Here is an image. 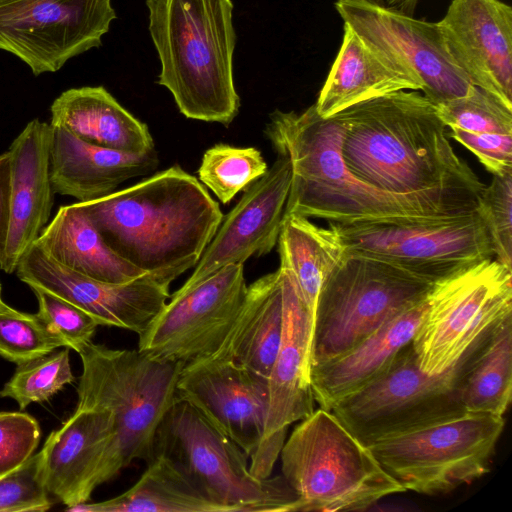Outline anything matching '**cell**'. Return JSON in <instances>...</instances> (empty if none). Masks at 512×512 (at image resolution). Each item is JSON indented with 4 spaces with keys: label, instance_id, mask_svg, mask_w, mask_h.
Instances as JSON below:
<instances>
[{
    "label": "cell",
    "instance_id": "obj_2",
    "mask_svg": "<svg viewBox=\"0 0 512 512\" xmlns=\"http://www.w3.org/2000/svg\"><path fill=\"white\" fill-rule=\"evenodd\" d=\"M79 203L112 251L171 282L196 266L224 217L206 188L178 165Z\"/></svg>",
    "mask_w": 512,
    "mask_h": 512
},
{
    "label": "cell",
    "instance_id": "obj_18",
    "mask_svg": "<svg viewBox=\"0 0 512 512\" xmlns=\"http://www.w3.org/2000/svg\"><path fill=\"white\" fill-rule=\"evenodd\" d=\"M176 391L249 458L257 450L268 412L266 377L232 360L206 358L183 367Z\"/></svg>",
    "mask_w": 512,
    "mask_h": 512
},
{
    "label": "cell",
    "instance_id": "obj_20",
    "mask_svg": "<svg viewBox=\"0 0 512 512\" xmlns=\"http://www.w3.org/2000/svg\"><path fill=\"white\" fill-rule=\"evenodd\" d=\"M292 178L288 158L278 155L266 173L246 190L223 217L194 272L184 284H196L229 264L269 253L281 230Z\"/></svg>",
    "mask_w": 512,
    "mask_h": 512
},
{
    "label": "cell",
    "instance_id": "obj_11",
    "mask_svg": "<svg viewBox=\"0 0 512 512\" xmlns=\"http://www.w3.org/2000/svg\"><path fill=\"white\" fill-rule=\"evenodd\" d=\"M512 314V269L487 259L433 284L412 339L420 368L440 374L472 344Z\"/></svg>",
    "mask_w": 512,
    "mask_h": 512
},
{
    "label": "cell",
    "instance_id": "obj_26",
    "mask_svg": "<svg viewBox=\"0 0 512 512\" xmlns=\"http://www.w3.org/2000/svg\"><path fill=\"white\" fill-rule=\"evenodd\" d=\"M50 112L52 126L63 127L88 143L132 153L155 149L146 124L103 86L68 89L53 101Z\"/></svg>",
    "mask_w": 512,
    "mask_h": 512
},
{
    "label": "cell",
    "instance_id": "obj_17",
    "mask_svg": "<svg viewBox=\"0 0 512 512\" xmlns=\"http://www.w3.org/2000/svg\"><path fill=\"white\" fill-rule=\"evenodd\" d=\"M28 286L49 291L93 316L99 325L142 334L170 297L171 281L146 273L125 283H109L78 273L33 244L15 270Z\"/></svg>",
    "mask_w": 512,
    "mask_h": 512
},
{
    "label": "cell",
    "instance_id": "obj_15",
    "mask_svg": "<svg viewBox=\"0 0 512 512\" xmlns=\"http://www.w3.org/2000/svg\"><path fill=\"white\" fill-rule=\"evenodd\" d=\"M344 24L386 54L439 104L466 96L474 87L448 52L438 23L415 19L384 0H337Z\"/></svg>",
    "mask_w": 512,
    "mask_h": 512
},
{
    "label": "cell",
    "instance_id": "obj_13",
    "mask_svg": "<svg viewBox=\"0 0 512 512\" xmlns=\"http://www.w3.org/2000/svg\"><path fill=\"white\" fill-rule=\"evenodd\" d=\"M244 264H229L170 295L145 331L138 350L185 365L212 356L229 332L247 293Z\"/></svg>",
    "mask_w": 512,
    "mask_h": 512
},
{
    "label": "cell",
    "instance_id": "obj_35",
    "mask_svg": "<svg viewBox=\"0 0 512 512\" xmlns=\"http://www.w3.org/2000/svg\"><path fill=\"white\" fill-rule=\"evenodd\" d=\"M446 127L470 132L512 134V108L489 92L474 86L463 97L435 104Z\"/></svg>",
    "mask_w": 512,
    "mask_h": 512
},
{
    "label": "cell",
    "instance_id": "obj_37",
    "mask_svg": "<svg viewBox=\"0 0 512 512\" xmlns=\"http://www.w3.org/2000/svg\"><path fill=\"white\" fill-rule=\"evenodd\" d=\"M38 301L39 318L58 335L66 347L75 350L91 342L99 323L71 302L36 286H29Z\"/></svg>",
    "mask_w": 512,
    "mask_h": 512
},
{
    "label": "cell",
    "instance_id": "obj_7",
    "mask_svg": "<svg viewBox=\"0 0 512 512\" xmlns=\"http://www.w3.org/2000/svg\"><path fill=\"white\" fill-rule=\"evenodd\" d=\"M164 455L223 512H296L297 493L282 475L260 479L247 454L193 405L177 399L160 422L154 456Z\"/></svg>",
    "mask_w": 512,
    "mask_h": 512
},
{
    "label": "cell",
    "instance_id": "obj_40",
    "mask_svg": "<svg viewBox=\"0 0 512 512\" xmlns=\"http://www.w3.org/2000/svg\"><path fill=\"white\" fill-rule=\"evenodd\" d=\"M448 137L471 151L493 175L512 171V134L470 132L450 127Z\"/></svg>",
    "mask_w": 512,
    "mask_h": 512
},
{
    "label": "cell",
    "instance_id": "obj_29",
    "mask_svg": "<svg viewBox=\"0 0 512 512\" xmlns=\"http://www.w3.org/2000/svg\"><path fill=\"white\" fill-rule=\"evenodd\" d=\"M277 243L279 268L293 280L314 323L320 290L346 254L343 240L332 225L324 228L306 217L288 214Z\"/></svg>",
    "mask_w": 512,
    "mask_h": 512
},
{
    "label": "cell",
    "instance_id": "obj_23",
    "mask_svg": "<svg viewBox=\"0 0 512 512\" xmlns=\"http://www.w3.org/2000/svg\"><path fill=\"white\" fill-rule=\"evenodd\" d=\"M157 166L155 149L132 153L104 148L52 126L50 175L54 192L78 202L103 198L128 179L146 175Z\"/></svg>",
    "mask_w": 512,
    "mask_h": 512
},
{
    "label": "cell",
    "instance_id": "obj_3",
    "mask_svg": "<svg viewBox=\"0 0 512 512\" xmlns=\"http://www.w3.org/2000/svg\"><path fill=\"white\" fill-rule=\"evenodd\" d=\"M265 133L277 154L288 158L291 164L284 215L320 218L329 224H352L469 213L382 192L361 181L342 157L340 124L334 116L321 117L314 104L301 113L273 111Z\"/></svg>",
    "mask_w": 512,
    "mask_h": 512
},
{
    "label": "cell",
    "instance_id": "obj_44",
    "mask_svg": "<svg viewBox=\"0 0 512 512\" xmlns=\"http://www.w3.org/2000/svg\"><path fill=\"white\" fill-rule=\"evenodd\" d=\"M5 304V302L3 301L2 299V287H1V284H0V309L2 308V306Z\"/></svg>",
    "mask_w": 512,
    "mask_h": 512
},
{
    "label": "cell",
    "instance_id": "obj_27",
    "mask_svg": "<svg viewBox=\"0 0 512 512\" xmlns=\"http://www.w3.org/2000/svg\"><path fill=\"white\" fill-rule=\"evenodd\" d=\"M283 329V291L280 270L247 287L244 302L224 341L208 358L232 360L268 378Z\"/></svg>",
    "mask_w": 512,
    "mask_h": 512
},
{
    "label": "cell",
    "instance_id": "obj_6",
    "mask_svg": "<svg viewBox=\"0 0 512 512\" xmlns=\"http://www.w3.org/2000/svg\"><path fill=\"white\" fill-rule=\"evenodd\" d=\"M282 476L304 512L366 510L405 490L330 411L302 419L281 449Z\"/></svg>",
    "mask_w": 512,
    "mask_h": 512
},
{
    "label": "cell",
    "instance_id": "obj_8",
    "mask_svg": "<svg viewBox=\"0 0 512 512\" xmlns=\"http://www.w3.org/2000/svg\"><path fill=\"white\" fill-rule=\"evenodd\" d=\"M433 284L394 264L346 250L318 296L311 366L348 351L424 301Z\"/></svg>",
    "mask_w": 512,
    "mask_h": 512
},
{
    "label": "cell",
    "instance_id": "obj_25",
    "mask_svg": "<svg viewBox=\"0 0 512 512\" xmlns=\"http://www.w3.org/2000/svg\"><path fill=\"white\" fill-rule=\"evenodd\" d=\"M340 50L315 108L329 118L354 104L401 90H421L419 82L386 54L344 24Z\"/></svg>",
    "mask_w": 512,
    "mask_h": 512
},
{
    "label": "cell",
    "instance_id": "obj_4",
    "mask_svg": "<svg viewBox=\"0 0 512 512\" xmlns=\"http://www.w3.org/2000/svg\"><path fill=\"white\" fill-rule=\"evenodd\" d=\"M158 53V84L187 118L228 126L240 98L233 78L231 0H146Z\"/></svg>",
    "mask_w": 512,
    "mask_h": 512
},
{
    "label": "cell",
    "instance_id": "obj_22",
    "mask_svg": "<svg viewBox=\"0 0 512 512\" xmlns=\"http://www.w3.org/2000/svg\"><path fill=\"white\" fill-rule=\"evenodd\" d=\"M52 126L30 121L8 150L11 169V216L5 259L0 266L14 273L21 258L48 224L54 202L50 175Z\"/></svg>",
    "mask_w": 512,
    "mask_h": 512
},
{
    "label": "cell",
    "instance_id": "obj_10",
    "mask_svg": "<svg viewBox=\"0 0 512 512\" xmlns=\"http://www.w3.org/2000/svg\"><path fill=\"white\" fill-rule=\"evenodd\" d=\"M503 428V416L465 412L369 448L405 491L439 495L488 472Z\"/></svg>",
    "mask_w": 512,
    "mask_h": 512
},
{
    "label": "cell",
    "instance_id": "obj_28",
    "mask_svg": "<svg viewBox=\"0 0 512 512\" xmlns=\"http://www.w3.org/2000/svg\"><path fill=\"white\" fill-rule=\"evenodd\" d=\"M34 244L56 262L96 280L125 283L146 274L109 248L79 202L59 207Z\"/></svg>",
    "mask_w": 512,
    "mask_h": 512
},
{
    "label": "cell",
    "instance_id": "obj_32",
    "mask_svg": "<svg viewBox=\"0 0 512 512\" xmlns=\"http://www.w3.org/2000/svg\"><path fill=\"white\" fill-rule=\"evenodd\" d=\"M267 170V163L258 149L221 143L206 150L198 175L222 204H228L239 191L246 190Z\"/></svg>",
    "mask_w": 512,
    "mask_h": 512
},
{
    "label": "cell",
    "instance_id": "obj_1",
    "mask_svg": "<svg viewBox=\"0 0 512 512\" xmlns=\"http://www.w3.org/2000/svg\"><path fill=\"white\" fill-rule=\"evenodd\" d=\"M342 157L361 181L386 193L470 212L485 186L454 151L436 106L401 90L333 115Z\"/></svg>",
    "mask_w": 512,
    "mask_h": 512
},
{
    "label": "cell",
    "instance_id": "obj_5",
    "mask_svg": "<svg viewBox=\"0 0 512 512\" xmlns=\"http://www.w3.org/2000/svg\"><path fill=\"white\" fill-rule=\"evenodd\" d=\"M74 351L82 362L76 408L106 409L115 420L116 435L98 476L101 485L131 462L153 459L157 428L178 399L176 385L185 364L92 341Z\"/></svg>",
    "mask_w": 512,
    "mask_h": 512
},
{
    "label": "cell",
    "instance_id": "obj_16",
    "mask_svg": "<svg viewBox=\"0 0 512 512\" xmlns=\"http://www.w3.org/2000/svg\"><path fill=\"white\" fill-rule=\"evenodd\" d=\"M283 291L280 346L268 375V412L263 438L250 456L251 473L271 476L286 440L287 428L314 411L310 384L313 318L291 277L279 268Z\"/></svg>",
    "mask_w": 512,
    "mask_h": 512
},
{
    "label": "cell",
    "instance_id": "obj_31",
    "mask_svg": "<svg viewBox=\"0 0 512 512\" xmlns=\"http://www.w3.org/2000/svg\"><path fill=\"white\" fill-rule=\"evenodd\" d=\"M71 512H223L207 500L164 455H155L127 491L111 499L80 503Z\"/></svg>",
    "mask_w": 512,
    "mask_h": 512
},
{
    "label": "cell",
    "instance_id": "obj_33",
    "mask_svg": "<svg viewBox=\"0 0 512 512\" xmlns=\"http://www.w3.org/2000/svg\"><path fill=\"white\" fill-rule=\"evenodd\" d=\"M69 347L17 364L0 397L14 399L21 410L31 403L48 401L65 385L75 380L70 365Z\"/></svg>",
    "mask_w": 512,
    "mask_h": 512
},
{
    "label": "cell",
    "instance_id": "obj_14",
    "mask_svg": "<svg viewBox=\"0 0 512 512\" xmlns=\"http://www.w3.org/2000/svg\"><path fill=\"white\" fill-rule=\"evenodd\" d=\"M112 0H19L0 7V50L34 75L56 72L102 44L116 19Z\"/></svg>",
    "mask_w": 512,
    "mask_h": 512
},
{
    "label": "cell",
    "instance_id": "obj_30",
    "mask_svg": "<svg viewBox=\"0 0 512 512\" xmlns=\"http://www.w3.org/2000/svg\"><path fill=\"white\" fill-rule=\"evenodd\" d=\"M466 412L503 416L512 396V314L470 347L459 383Z\"/></svg>",
    "mask_w": 512,
    "mask_h": 512
},
{
    "label": "cell",
    "instance_id": "obj_34",
    "mask_svg": "<svg viewBox=\"0 0 512 512\" xmlns=\"http://www.w3.org/2000/svg\"><path fill=\"white\" fill-rule=\"evenodd\" d=\"M65 342L37 314L20 312L6 303L0 309V356L20 364L50 353Z\"/></svg>",
    "mask_w": 512,
    "mask_h": 512
},
{
    "label": "cell",
    "instance_id": "obj_9",
    "mask_svg": "<svg viewBox=\"0 0 512 512\" xmlns=\"http://www.w3.org/2000/svg\"><path fill=\"white\" fill-rule=\"evenodd\" d=\"M469 349L450 369L430 375L420 368L411 342L378 377L330 411L368 447L462 415L459 383Z\"/></svg>",
    "mask_w": 512,
    "mask_h": 512
},
{
    "label": "cell",
    "instance_id": "obj_12",
    "mask_svg": "<svg viewBox=\"0 0 512 512\" xmlns=\"http://www.w3.org/2000/svg\"><path fill=\"white\" fill-rule=\"evenodd\" d=\"M330 225L347 251L394 264L431 283L493 256L476 210L437 218Z\"/></svg>",
    "mask_w": 512,
    "mask_h": 512
},
{
    "label": "cell",
    "instance_id": "obj_42",
    "mask_svg": "<svg viewBox=\"0 0 512 512\" xmlns=\"http://www.w3.org/2000/svg\"><path fill=\"white\" fill-rule=\"evenodd\" d=\"M385 3L407 15L412 16L417 4V0H384Z\"/></svg>",
    "mask_w": 512,
    "mask_h": 512
},
{
    "label": "cell",
    "instance_id": "obj_43",
    "mask_svg": "<svg viewBox=\"0 0 512 512\" xmlns=\"http://www.w3.org/2000/svg\"><path fill=\"white\" fill-rule=\"evenodd\" d=\"M16 1H19V0H0V7L10 4V3H13V2H16Z\"/></svg>",
    "mask_w": 512,
    "mask_h": 512
},
{
    "label": "cell",
    "instance_id": "obj_24",
    "mask_svg": "<svg viewBox=\"0 0 512 512\" xmlns=\"http://www.w3.org/2000/svg\"><path fill=\"white\" fill-rule=\"evenodd\" d=\"M426 308L427 298L396 315L348 351L312 365L311 390L320 408L330 410L337 401L378 377L412 342Z\"/></svg>",
    "mask_w": 512,
    "mask_h": 512
},
{
    "label": "cell",
    "instance_id": "obj_21",
    "mask_svg": "<svg viewBox=\"0 0 512 512\" xmlns=\"http://www.w3.org/2000/svg\"><path fill=\"white\" fill-rule=\"evenodd\" d=\"M115 435V420L109 410L76 408L40 450L48 493L68 507L87 502L99 486L100 468Z\"/></svg>",
    "mask_w": 512,
    "mask_h": 512
},
{
    "label": "cell",
    "instance_id": "obj_39",
    "mask_svg": "<svg viewBox=\"0 0 512 512\" xmlns=\"http://www.w3.org/2000/svg\"><path fill=\"white\" fill-rule=\"evenodd\" d=\"M41 429L25 412H0V476L28 460L38 447Z\"/></svg>",
    "mask_w": 512,
    "mask_h": 512
},
{
    "label": "cell",
    "instance_id": "obj_36",
    "mask_svg": "<svg viewBox=\"0 0 512 512\" xmlns=\"http://www.w3.org/2000/svg\"><path fill=\"white\" fill-rule=\"evenodd\" d=\"M476 211L496 260L512 269V171L493 175L478 195Z\"/></svg>",
    "mask_w": 512,
    "mask_h": 512
},
{
    "label": "cell",
    "instance_id": "obj_38",
    "mask_svg": "<svg viewBox=\"0 0 512 512\" xmlns=\"http://www.w3.org/2000/svg\"><path fill=\"white\" fill-rule=\"evenodd\" d=\"M51 505L41 474L40 452L0 476V512L46 511Z\"/></svg>",
    "mask_w": 512,
    "mask_h": 512
},
{
    "label": "cell",
    "instance_id": "obj_19",
    "mask_svg": "<svg viewBox=\"0 0 512 512\" xmlns=\"http://www.w3.org/2000/svg\"><path fill=\"white\" fill-rule=\"evenodd\" d=\"M437 23L471 84L512 108V8L500 0H452Z\"/></svg>",
    "mask_w": 512,
    "mask_h": 512
},
{
    "label": "cell",
    "instance_id": "obj_41",
    "mask_svg": "<svg viewBox=\"0 0 512 512\" xmlns=\"http://www.w3.org/2000/svg\"><path fill=\"white\" fill-rule=\"evenodd\" d=\"M11 216V169L8 151L0 154V266L5 259Z\"/></svg>",
    "mask_w": 512,
    "mask_h": 512
}]
</instances>
